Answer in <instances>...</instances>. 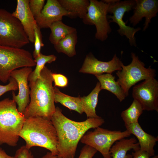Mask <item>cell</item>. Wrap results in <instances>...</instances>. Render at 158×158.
I'll return each mask as SVG.
<instances>
[{
  "mask_svg": "<svg viewBox=\"0 0 158 158\" xmlns=\"http://www.w3.org/2000/svg\"><path fill=\"white\" fill-rule=\"evenodd\" d=\"M56 57L54 54L48 55H44L41 53L40 55L34 58L36 63V67L29 76L28 80L29 82L36 80L40 77V73L47 63H51L55 61Z\"/></svg>",
  "mask_w": 158,
  "mask_h": 158,
  "instance_id": "obj_26",
  "label": "cell"
},
{
  "mask_svg": "<svg viewBox=\"0 0 158 158\" xmlns=\"http://www.w3.org/2000/svg\"><path fill=\"white\" fill-rule=\"evenodd\" d=\"M44 0H30L29 5L35 19L41 13L44 5Z\"/></svg>",
  "mask_w": 158,
  "mask_h": 158,
  "instance_id": "obj_28",
  "label": "cell"
},
{
  "mask_svg": "<svg viewBox=\"0 0 158 158\" xmlns=\"http://www.w3.org/2000/svg\"><path fill=\"white\" fill-rule=\"evenodd\" d=\"M0 158H17L15 156L8 154L4 150L0 147Z\"/></svg>",
  "mask_w": 158,
  "mask_h": 158,
  "instance_id": "obj_34",
  "label": "cell"
},
{
  "mask_svg": "<svg viewBox=\"0 0 158 158\" xmlns=\"http://www.w3.org/2000/svg\"><path fill=\"white\" fill-rule=\"evenodd\" d=\"M19 136L29 149L38 146L49 150L53 155H58L56 132L51 120L39 116L25 118Z\"/></svg>",
  "mask_w": 158,
  "mask_h": 158,
  "instance_id": "obj_3",
  "label": "cell"
},
{
  "mask_svg": "<svg viewBox=\"0 0 158 158\" xmlns=\"http://www.w3.org/2000/svg\"><path fill=\"white\" fill-rule=\"evenodd\" d=\"M14 156L17 158H35L25 145H23L16 151Z\"/></svg>",
  "mask_w": 158,
  "mask_h": 158,
  "instance_id": "obj_32",
  "label": "cell"
},
{
  "mask_svg": "<svg viewBox=\"0 0 158 158\" xmlns=\"http://www.w3.org/2000/svg\"><path fill=\"white\" fill-rule=\"evenodd\" d=\"M87 14L82 19L86 25H95L96 28V39L104 41L111 31L108 20V10L109 4L103 0H90Z\"/></svg>",
  "mask_w": 158,
  "mask_h": 158,
  "instance_id": "obj_10",
  "label": "cell"
},
{
  "mask_svg": "<svg viewBox=\"0 0 158 158\" xmlns=\"http://www.w3.org/2000/svg\"><path fill=\"white\" fill-rule=\"evenodd\" d=\"M32 71L31 67H25L14 70L10 75V77L14 78L16 81L19 90L18 93L17 95L14 91L12 92V99L17 105L18 111L23 114L30 102V89L28 79Z\"/></svg>",
  "mask_w": 158,
  "mask_h": 158,
  "instance_id": "obj_12",
  "label": "cell"
},
{
  "mask_svg": "<svg viewBox=\"0 0 158 158\" xmlns=\"http://www.w3.org/2000/svg\"><path fill=\"white\" fill-rule=\"evenodd\" d=\"M36 63L31 53L22 48L0 45V80L6 83L11 72L21 67H32Z\"/></svg>",
  "mask_w": 158,
  "mask_h": 158,
  "instance_id": "obj_5",
  "label": "cell"
},
{
  "mask_svg": "<svg viewBox=\"0 0 158 158\" xmlns=\"http://www.w3.org/2000/svg\"><path fill=\"white\" fill-rule=\"evenodd\" d=\"M99 81L101 90H108L115 95L120 102L126 97L115 77L111 74L106 73L95 75Z\"/></svg>",
  "mask_w": 158,
  "mask_h": 158,
  "instance_id": "obj_19",
  "label": "cell"
},
{
  "mask_svg": "<svg viewBox=\"0 0 158 158\" xmlns=\"http://www.w3.org/2000/svg\"><path fill=\"white\" fill-rule=\"evenodd\" d=\"M131 134L127 130L123 131L111 130L99 127L93 131L86 133L80 141L98 151L103 158H111L109 150L113 145L116 141L129 137Z\"/></svg>",
  "mask_w": 158,
  "mask_h": 158,
  "instance_id": "obj_8",
  "label": "cell"
},
{
  "mask_svg": "<svg viewBox=\"0 0 158 158\" xmlns=\"http://www.w3.org/2000/svg\"><path fill=\"white\" fill-rule=\"evenodd\" d=\"M51 121L56 132L59 156L63 158H74L78 144L89 129L99 127L105 121L101 117L89 118L78 122L65 116L61 109L56 107Z\"/></svg>",
  "mask_w": 158,
  "mask_h": 158,
  "instance_id": "obj_1",
  "label": "cell"
},
{
  "mask_svg": "<svg viewBox=\"0 0 158 158\" xmlns=\"http://www.w3.org/2000/svg\"><path fill=\"white\" fill-rule=\"evenodd\" d=\"M25 119L12 99L7 98L0 101V145H17Z\"/></svg>",
  "mask_w": 158,
  "mask_h": 158,
  "instance_id": "obj_4",
  "label": "cell"
},
{
  "mask_svg": "<svg viewBox=\"0 0 158 158\" xmlns=\"http://www.w3.org/2000/svg\"><path fill=\"white\" fill-rule=\"evenodd\" d=\"M143 111L140 104L134 99L130 106L121 114L125 126L138 122L139 118L142 113Z\"/></svg>",
  "mask_w": 158,
  "mask_h": 158,
  "instance_id": "obj_25",
  "label": "cell"
},
{
  "mask_svg": "<svg viewBox=\"0 0 158 158\" xmlns=\"http://www.w3.org/2000/svg\"><path fill=\"white\" fill-rule=\"evenodd\" d=\"M30 42L19 21L0 8V45L21 48Z\"/></svg>",
  "mask_w": 158,
  "mask_h": 158,
  "instance_id": "obj_6",
  "label": "cell"
},
{
  "mask_svg": "<svg viewBox=\"0 0 158 158\" xmlns=\"http://www.w3.org/2000/svg\"><path fill=\"white\" fill-rule=\"evenodd\" d=\"M54 102L59 103L69 109L81 114L83 112L81 106V97L69 96L61 92L56 87H54Z\"/></svg>",
  "mask_w": 158,
  "mask_h": 158,
  "instance_id": "obj_22",
  "label": "cell"
},
{
  "mask_svg": "<svg viewBox=\"0 0 158 158\" xmlns=\"http://www.w3.org/2000/svg\"><path fill=\"white\" fill-rule=\"evenodd\" d=\"M52 73L45 66L40 77L29 82L30 102L24 114L25 118L39 116L51 120L56 108Z\"/></svg>",
  "mask_w": 158,
  "mask_h": 158,
  "instance_id": "obj_2",
  "label": "cell"
},
{
  "mask_svg": "<svg viewBox=\"0 0 158 158\" xmlns=\"http://www.w3.org/2000/svg\"><path fill=\"white\" fill-rule=\"evenodd\" d=\"M52 76L55 86L64 87L67 86L68 79L65 75L61 74L53 73Z\"/></svg>",
  "mask_w": 158,
  "mask_h": 158,
  "instance_id": "obj_29",
  "label": "cell"
},
{
  "mask_svg": "<svg viewBox=\"0 0 158 158\" xmlns=\"http://www.w3.org/2000/svg\"><path fill=\"white\" fill-rule=\"evenodd\" d=\"M9 83L7 85H0V97L7 92L11 90H16L18 89V85L16 80L10 77L9 79Z\"/></svg>",
  "mask_w": 158,
  "mask_h": 158,
  "instance_id": "obj_30",
  "label": "cell"
},
{
  "mask_svg": "<svg viewBox=\"0 0 158 158\" xmlns=\"http://www.w3.org/2000/svg\"><path fill=\"white\" fill-rule=\"evenodd\" d=\"M123 63L115 54L108 61L99 60L91 53L87 55L79 72L97 75L104 73L112 74L115 71L122 70Z\"/></svg>",
  "mask_w": 158,
  "mask_h": 158,
  "instance_id": "obj_13",
  "label": "cell"
},
{
  "mask_svg": "<svg viewBox=\"0 0 158 158\" xmlns=\"http://www.w3.org/2000/svg\"><path fill=\"white\" fill-rule=\"evenodd\" d=\"M131 63L127 66L123 63L122 70L116 72L118 78L117 81L126 97L129 95L130 88L136 83L142 80L154 78L156 76L155 70L150 67L146 68L144 63L134 53H131Z\"/></svg>",
  "mask_w": 158,
  "mask_h": 158,
  "instance_id": "obj_7",
  "label": "cell"
},
{
  "mask_svg": "<svg viewBox=\"0 0 158 158\" xmlns=\"http://www.w3.org/2000/svg\"><path fill=\"white\" fill-rule=\"evenodd\" d=\"M97 151L94 148L85 145L81 149L78 158H92Z\"/></svg>",
  "mask_w": 158,
  "mask_h": 158,
  "instance_id": "obj_31",
  "label": "cell"
},
{
  "mask_svg": "<svg viewBox=\"0 0 158 158\" xmlns=\"http://www.w3.org/2000/svg\"><path fill=\"white\" fill-rule=\"evenodd\" d=\"M41 158H63L58 155H53L51 152H47Z\"/></svg>",
  "mask_w": 158,
  "mask_h": 158,
  "instance_id": "obj_35",
  "label": "cell"
},
{
  "mask_svg": "<svg viewBox=\"0 0 158 158\" xmlns=\"http://www.w3.org/2000/svg\"><path fill=\"white\" fill-rule=\"evenodd\" d=\"M49 28L51 32L49 40L50 42L54 45L67 35L77 30L75 28L65 24L62 20L54 23Z\"/></svg>",
  "mask_w": 158,
  "mask_h": 158,
  "instance_id": "obj_24",
  "label": "cell"
},
{
  "mask_svg": "<svg viewBox=\"0 0 158 158\" xmlns=\"http://www.w3.org/2000/svg\"><path fill=\"white\" fill-rule=\"evenodd\" d=\"M101 90L100 84L98 82L89 95L80 98L83 112L85 113L87 118L101 117L97 114L95 109L98 103V95Z\"/></svg>",
  "mask_w": 158,
  "mask_h": 158,
  "instance_id": "obj_20",
  "label": "cell"
},
{
  "mask_svg": "<svg viewBox=\"0 0 158 158\" xmlns=\"http://www.w3.org/2000/svg\"><path fill=\"white\" fill-rule=\"evenodd\" d=\"M61 6L70 13V18L83 19L87 13L90 4L88 0H58Z\"/></svg>",
  "mask_w": 158,
  "mask_h": 158,
  "instance_id": "obj_21",
  "label": "cell"
},
{
  "mask_svg": "<svg viewBox=\"0 0 158 158\" xmlns=\"http://www.w3.org/2000/svg\"><path fill=\"white\" fill-rule=\"evenodd\" d=\"M139 149V144L135 138H125L116 142L110 148L109 153L111 158H132V155L127 154L128 152Z\"/></svg>",
  "mask_w": 158,
  "mask_h": 158,
  "instance_id": "obj_18",
  "label": "cell"
},
{
  "mask_svg": "<svg viewBox=\"0 0 158 158\" xmlns=\"http://www.w3.org/2000/svg\"><path fill=\"white\" fill-rule=\"evenodd\" d=\"M135 4L133 14L129 21L133 26H136L145 18L143 30L148 27L152 19L157 16L158 1L157 0H135Z\"/></svg>",
  "mask_w": 158,
  "mask_h": 158,
  "instance_id": "obj_15",
  "label": "cell"
},
{
  "mask_svg": "<svg viewBox=\"0 0 158 158\" xmlns=\"http://www.w3.org/2000/svg\"><path fill=\"white\" fill-rule=\"evenodd\" d=\"M104 1L109 4L108 13L112 14V16H108V18L111 19L109 20V22L116 23L119 27L117 30L118 34L122 36H125L128 40L131 46L136 47L135 35L141 28L140 27L134 28L127 26L123 20L126 12L134 9L135 4V0H104Z\"/></svg>",
  "mask_w": 158,
  "mask_h": 158,
  "instance_id": "obj_9",
  "label": "cell"
},
{
  "mask_svg": "<svg viewBox=\"0 0 158 158\" xmlns=\"http://www.w3.org/2000/svg\"><path fill=\"white\" fill-rule=\"evenodd\" d=\"M134 151L132 153V158H158V155H154L151 158L147 152L141 151L140 149Z\"/></svg>",
  "mask_w": 158,
  "mask_h": 158,
  "instance_id": "obj_33",
  "label": "cell"
},
{
  "mask_svg": "<svg viewBox=\"0 0 158 158\" xmlns=\"http://www.w3.org/2000/svg\"><path fill=\"white\" fill-rule=\"evenodd\" d=\"M125 127L126 130L137 138L141 150L147 152L150 157L155 155L154 147L158 140L157 137H155L145 132L138 122Z\"/></svg>",
  "mask_w": 158,
  "mask_h": 158,
  "instance_id": "obj_17",
  "label": "cell"
},
{
  "mask_svg": "<svg viewBox=\"0 0 158 158\" xmlns=\"http://www.w3.org/2000/svg\"><path fill=\"white\" fill-rule=\"evenodd\" d=\"M132 97L143 110L158 112V81L155 78L145 80L133 87Z\"/></svg>",
  "mask_w": 158,
  "mask_h": 158,
  "instance_id": "obj_11",
  "label": "cell"
},
{
  "mask_svg": "<svg viewBox=\"0 0 158 158\" xmlns=\"http://www.w3.org/2000/svg\"><path fill=\"white\" fill-rule=\"evenodd\" d=\"M77 30L68 34L54 45L56 51L71 57L76 54L75 46L77 42Z\"/></svg>",
  "mask_w": 158,
  "mask_h": 158,
  "instance_id": "obj_23",
  "label": "cell"
},
{
  "mask_svg": "<svg viewBox=\"0 0 158 158\" xmlns=\"http://www.w3.org/2000/svg\"><path fill=\"white\" fill-rule=\"evenodd\" d=\"M34 49L33 56L34 58L38 56L41 53L42 47L44 46L42 42V37L41 28L38 26L36 22L34 27Z\"/></svg>",
  "mask_w": 158,
  "mask_h": 158,
  "instance_id": "obj_27",
  "label": "cell"
},
{
  "mask_svg": "<svg viewBox=\"0 0 158 158\" xmlns=\"http://www.w3.org/2000/svg\"><path fill=\"white\" fill-rule=\"evenodd\" d=\"M63 16L70 17V13L61 6L58 1L47 0L41 13L35 20L41 29L49 28L54 23L62 20Z\"/></svg>",
  "mask_w": 158,
  "mask_h": 158,
  "instance_id": "obj_14",
  "label": "cell"
},
{
  "mask_svg": "<svg viewBox=\"0 0 158 158\" xmlns=\"http://www.w3.org/2000/svg\"><path fill=\"white\" fill-rule=\"evenodd\" d=\"M29 0H18L16 9L12 13L21 23L30 42H34V25L36 22L30 8Z\"/></svg>",
  "mask_w": 158,
  "mask_h": 158,
  "instance_id": "obj_16",
  "label": "cell"
}]
</instances>
